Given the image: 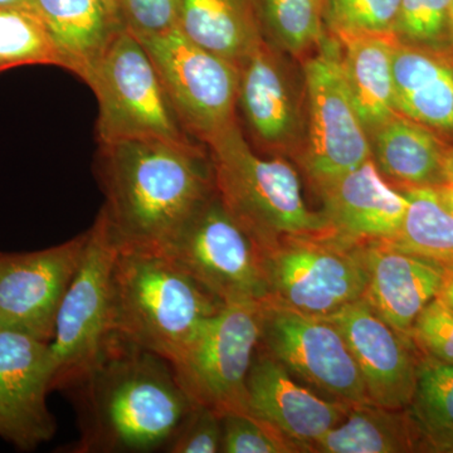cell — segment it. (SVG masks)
<instances>
[{
	"mask_svg": "<svg viewBox=\"0 0 453 453\" xmlns=\"http://www.w3.org/2000/svg\"><path fill=\"white\" fill-rule=\"evenodd\" d=\"M365 246L330 229L280 238L261 250L268 303L327 318L363 299L368 285Z\"/></svg>",
	"mask_w": 453,
	"mask_h": 453,
	"instance_id": "obj_5",
	"label": "cell"
},
{
	"mask_svg": "<svg viewBox=\"0 0 453 453\" xmlns=\"http://www.w3.org/2000/svg\"><path fill=\"white\" fill-rule=\"evenodd\" d=\"M368 285L363 299L396 332L410 336L422 310L436 299L443 266L386 242L365 244Z\"/></svg>",
	"mask_w": 453,
	"mask_h": 453,
	"instance_id": "obj_19",
	"label": "cell"
},
{
	"mask_svg": "<svg viewBox=\"0 0 453 453\" xmlns=\"http://www.w3.org/2000/svg\"><path fill=\"white\" fill-rule=\"evenodd\" d=\"M73 390L80 438L71 452L149 453L165 449L196 403L168 360L113 338Z\"/></svg>",
	"mask_w": 453,
	"mask_h": 453,
	"instance_id": "obj_2",
	"label": "cell"
},
{
	"mask_svg": "<svg viewBox=\"0 0 453 453\" xmlns=\"http://www.w3.org/2000/svg\"><path fill=\"white\" fill-rule=\"evenodd\" d=\"M427 451L407 408L353 405L347 417L312 446V453H405Z\"/></svg>",
	"mask_w": 453,
	"mask_h": 453,
	"instance_id": "obj_25",
	"label": "cell"
},
{
	"mask_svg": "<svg viewBox=\"0 0 453 453\" xmlns=\"http://www.w3.org/2000/svg\"><path fill=\"white\" fill-rule=\"evenodd\" d=\"M223 453H301L294 441L250 412L222 416Z\"/></svg>",
	"mask_w": 453,
	"mask_h": 453,
	"instance_id": "obj_32",
	"label": "cell"
},
{
	"mask_svg": "<svg viewBox=\"0 0 453 453\" xmlns=\"http://www.w3.org/2000/svg\"><path fill=\"white\" fill-rule=\"evenodd\" d=\"M265 303H225L169 362L196 404L220 416L249 412L247 378L261 342Z\"/></svg>",
	"mask_w": 453,
	"mask_h": 453,
	"instance_id": "obj_8",
	"label": "cell"
},
{
	"mask_svg": "<svg viewBox=\"0 0 453 453\" xmlns=\"http://www.w3.org/2000/svg\"><path fill=\"white\" fill-rule=\"evenodd\" d=\"M443 177H445V184L453 186V148L447 149L445 163H443Z\"/></svg>",
	"mask_w": 453,
	"mask_h": 453,
	"instance_id": "obj_38",
	"label": "cell"
},
{
	"mask_svg": "<svg viewBox=\"0 0 453 453\" xmlns=\"http://www.w3.org/2000/svg\"><path fill=\"white\" fill-rule=\"evenodd\" d=\"M410 338L423 356L453 365V310L434 299L414 321Z\"/></svg>",
	"mask_w": 453,
	"mask_h": 453,
	"instance_id": "obj_33",
	"label": "cell"
},
{
	"mask_svg": "<svg viewBox=\"0 0 453 453\" xmlns=\"http://www.w3.org/2000/svg\"><path fill=\"white\" fill-rule=\"evenodd\" d=\"M434 189L443 207L453 214V186L451 184H441V186L434 187Z\"/></svg>",
	"mask_w": 453,
	"mask_h": 453,
	"instance_id": "obj_37",
	"label": "cell"
},
{
	"mask_svg": "<svg viewBox=\"0 0 453 453\" xmlns=\"http://www.w3.org/2000/svg\"><path fill=\"white\" fill-rule=\"evenodd\" d=\"M177 27L196 46L234 65L265 38L255 0H179Z\"/></svg>",
	"mask_w": 453,
	"mask_h": 453,
	"instance_id": "obj_24",
	"label": "cell"
},
{
	"mask_svg": "<svg viewBox=\"0 0 453 453\" xmlns=\"http://www.w3.org/2000/svg\"><path fill=\"white\" fill-rule=\"evenodd\" d=\"M451 11H452V27H453V0H451Z\"/></svg>",
	"mask_w": 453,
	"mask_h": 453,
	"instance_id": "obj_41",
	"label": "cell"
},
{
	"mask_svg": "<svg viewBox=\"0 0 453 453\" xmlns=\"http://www.w3.org/2000/svg\"><path fill=\"white\" fill-rule=\"evenodd\" d=\"M139 41L187 134L208 144L237 122V65L196 46L178 27Z\"/></svg>",
	"mask_w": 453,
	"mask_h": 453,
	"instance_id": "obj_11",
	"label": "cell"
},
{
	"mask_svg": "<svg viewBox=\"0 0 453 453\" xmlns=\"http://www.w3.org/2000/svg\"><path fill=\"white\" fill-rule=\"evenodd\" d=\"M395 35L408 46L453 49L451 0H401Z\"/></svg>",
	"mask_w": 453,
	"mask_h": 453,
	"instance_id": "obj_31",
	"label": "cell"
},
{
	"mask_svg": "<svg viewBox=\"0 0 453 453\" xmlns=\"http://www.w3.org/2000/svg\"><path fill=\"white\" fill-rule=\"evenodd\" d=\"M351 407L319 395L258 345L247 378V408L294 441L301 451L311 452Z\"/></svg>",
	"mask_w": 453,
	"mask_h": 453,
	"instance_id": "obj_16",
	"label": "cell"
},
{
	"mask_svg": "<svg viewBox=\"0 0 453 453\" xmlns=\"http://www.w3.org/2000/svg\"><path fill=\"white\" fill-rule=\"evenodd\" d=\"M4 8H32V0H0V9Z\"/></svg>",
	"mask_w": 453,
	"mask_h": 453,
	"instance_id": "obj_39",
	"label": "cell"
},
{
	"mask_svg": "<svg viewBox=\"0 0 453 453\" xmlns=\"http://www.w3.org/2000/svg\"><path fill=\"white\" fill-rule=\"evenodd\" d=\"M85 82L97 98L100 145L134 139L190 142L150 56L127 28L112 35Z\"/></svg>",
	"mask_w": 453,
	"mask_h": 453,
	"instance_id": "obj_6",
	"label": "cell"
},
{
	"mask_svg": "<svg viewBox=\"0 0 453 453\" xmlns=\"http://www.w3.org/2000/svg\"><path fill=\"white\" fill-rule=\"evenodd\" d=\"M372 159L387 180L404 188L445 184L443 163L449 146L440 135L396 112L369 134Z\"/></svg>",
	"mask_w": 453,
	"mask_h": 453,
	"instance_id": "obj_21",
	"label": "cell"
},
{
	"mask_svg": "<svg viewBox=\"0 0 453 453\" xmlns=\"http://www.w3.org/2000/svg\"><path fill=\"white\" fill-rule=\"evenodd\" d=\"M163 255L223 303L270 301L261 249L217 192Z\"/></svg>",
	"mask_w": 453,
	"mask_h": 453,
	"instance_id": "obj_9",
	"label": "cell"
},
{
	"mask_svg": "<svg viewBox=\"0 0 453 453\" xmlns=\"http://www.w3.org/2000/svg\"><path fill=\"white\" fill-rule=\"evenodd\" d=\"M101 3L105 5L107 11H109L110 13H111L112 16L116 18V19H119L121 22L120 0H101Z\"/></svg>",
	"mask_w": 453,
	"mask_h": 453,
	"instance_id": "obj_40",
	"label": "cell"
},
{
	"mask_svg": "<svg viewBox=\"0 0 453 453\" xmlns=\"http://www.w3.org/2000/svg\"><path fill=\"white\" fill-rule=\"evenodd\" d=\"M428 452H453V365L419 357L407 407Z\"/></svg>",
	"mask_w": 453,
	"mask_h": 453,
	"instance_id": "obj_26",
	"label": "cell"
},
{
	"mask_svg": "<svg viewBox=\"0 0 453 453\" xmlns=\"http://www.w3.org/2000/svg\"><path fill=\"white\" fill-rule=\"evenodd\" d=\"M101 208L119 250L164 253L216 193L213 166L192 142L134 139L101 144Z\"/></svg>",
	"mask_w": 453,
	"mask_h": 453,
	"instance_id": "obj_1",
	"label": "cell"
},
{
	"mask_svg": "<svg viewBox=\"0 0 453 453\" xmlns=\"http://www.w3.org/2000/svg\"><path fill=\"white\" fill-rule=\"evenodd\" d=\"M408 210L390 246L441 265L453 264V214L431 187L404 188Z\"/></svg>",
	"mask_w": 453,
	"mask_h": 453,
	"instance_id": "obj_27",
	"label": "cell"
},
{
	"mask_svg": "<svg viewBox=\"0 0 453 453\" xmlns=\"http://www.w3.org/2000/svg\"><path fill=\"white\" fill-rule=\"evenodd\" d=\"M88 232L40 251H0V327L50 342L57 312L85 251Z\"/></svg>",
	"mask_w": 453,
	"mask_h": 453,
	"instance_id": "obj_13",
	"label": "cell"
},
{
	"mask_svg": "<svg viewBox=\"0 0 453 453\" xmlns=\"http://www.w3.org/2000/svg\"><path fill=\"white\" fill-rule=\"evenodd\" d=\"M309 109L308 145L301 163L318 190L372 159L371 140L345 81L342 44L325 32L303 64Z\"/></svg>",
	"mask_w": 453,
	"mask_h": 453,
	"instance_id": "obj_10",
	"label": "cell"
},
{
	"mask_svg": "<svg viewBox=\"0 0 453 453\" xmlns=\"http://www.w3.org/2000/svg\"><path fill=\"white\" fill-rule=\"evenodd\" d=\"M442 266L443 281L437 297L453 310V264L442 265Z\"/></svg>",
	"mask_w": 453,
	"mask_h": 453,
	"instance_id": "obj_36",
	"label": "cell"
},
{
	"mask_svg": "<svg viewBox=\"0 0 453 453\" xmlns=\"http://www.w3.org/2000/svg\"><path fill=\"white\" fill-rule=\"evenodd\" d=\"M316 192L323 201L321 216L327 228L360 246L393 240L410 204L407 196L390 186L372 159Z\"/></svg>",
	"mask_w": 453,
	"mask_h": 453,
	"instance_id": "obj_17",
	"label": "cell"
},
{
	"mask_svg": "<svg viewBox=\"0 0 453 453\" xmlns=\"http://www.w3.org/2000/svg\"><path fill=\"white\" fill-rule=\"evenodd\" d=\"M339 42L349 94L369 135L398 112L393 73L398 41L392 35H359Z\"/></svg>",
	"mask_w": 453,
	"mask_h": 453,
	"instance_id": "obj_23",
	"label": "cell"
},
{
	"mask_svg": "<svg viewBox=\"0 0 453 453\" xmlns=\"http://www.w3.org/2000/svg\"><path fill=\"white\" fill-rule=\"evenodd\" d=\"M50 342L0 327V437L32 451L56 432L47 405L50 392Z\"/></svg>",
	"mask_w": 453,
	"mask_h": 453,
	"instance_id": "obj_14",
	"label": "cell"
},
{
	"mask_svg": "<svg viewBox=\"0 0 453 453\" xmlns=\"http://www.w3.org/2000/svg\"><path fill=\"white\" fill-rule=\"evenodd\" d=\"M401 0H324L325 31L336 40L395 35Z\"/></svg>",
	"mask_w": 453,
	"mask_h": 453,
	"instance_id": "obj_30",
	"label": "cell"
},
{
	"mask_svg": "<svg viewBox=\"0 0 453 453\" xmlns=\"http://www.w3.org/2000/svg\"><path fill=\"white\" fill-rule=\"evenodd\" d=\"M225 305L163 253L119 250L113 336L172 362Z\"/></svg>",
	"mask_w": 453,
	"mask_h": 453,
	"instance_id": "obj_3",
	"label": "cell"
},
{
	"mask_svg": "<svg viewBox=\"0 0 453 453\" xmlns=\"http://www.w3.org/2000/svg\"><path fill=\"white\" fill-rule=\"evenodd\" d=\"M393 73L396 111L437 135L453 136V49L396 42Z\"/></svg>",
	"mask_w": 453,
	"mask_h": 453,
	"instance_id": "obj_20",
	"label": "cell"
},
{
	"mask_svg": "<svg viewBox=\"0 0 453 453\" xmlns=\"http://www.w3.org/2000/svg\"><path fill=\"white\" fill-rule=\"evenodd\" d=\"M207 145L220 202L259 249L285 235L329 229L321 213L309 210L296 169L255 153L238 122Z\"/></svg>",
	"mask_w": 453,
	"mask_h": 453,
	"instance_id": "obj_4",
	"label": "cell"
},
{
	"mask_svg": "<svg viewBox=\"0 0 453 453\" xmlns=\"http://www.w3.org/2000/svg\"><path fill=\"white\" fill-rule=\"evenodd\" d=\"M119 247L103 213L88 231L79 270L65 291L50 342V390L73 388L113 338L112 270Z\"/></svg>",
	"mask_w": 453,
	"mask_h": 453,
	"instance_id": "obj_7",
	"label": "cell"
},
{
	"mask_svg": "<svg viewBox=\"0 0 453 453\" xmlns=\"http://www.w3.org/2000/svg\"><path fill=\"white\" fill-rule=\"evenodd\" d=\"M237 67V107L253 138L273 150L294 148L301 130L299 103L281 58L266 37Z\"/></svg>",
	"mask_w": 453,
	"mask_h": 453,
	"instance_id": "obj_18",
	"label": "cell"
},
{
	"mask_svg": "<svg viewBox=\"0 0 453 453\" xmlns=\"http://www.w3.org/2000/svg\"><path fill=\"white\" fill-rule=\"evenodd\" d=\"M222 416L211 408L196 404L164 451L217 453L222 449Z\"/></svg>",
	"mask_w": 453,
	"mask_h": 453,
	"instance_id": "obj_34",
	"label": "cell"
},
{
	"mask_svg": "<svg viewBox=\"0 0 453 453\" xmlns=\"http://www.w3.org/2000/svg\"><path fill=\"white\" fill-rule=\"evenodd\" d=\"M179 0H120L122 25L138 38L175 28Z\"/></svg>",
	"mask_w": 453,
	"mask_h": 453,
	"instance_id": "obj_35",
	"label": "cell"
},
{
	"mask_svg": "<svg viewBox=\"0 0 453 453\" xmlns=\"http://www.w3.org/2000/svg\"><path fill=\"white\" fill-rule=\"evenodd\" d=\"M55 44L62 68L85 81L116 32L125 28L101 0H32Z\"/></svg>",
	"mask_w": 453,
	"mask_h": 453,
	"instance_id": "obj_22",
	"label": "cell"
},
{
	"mask_svg": "<svg viewBox=\"0 0 453 453\" xmlns=\"http://www.w3.org/2000/svg\"><path fill=\"white\" fill-rule=\"evenodd\" d=\"M259 347L319 395L350 405L371 402L347 340L329 319L266 303Z\"/></svg>",
	"mask_w": 453,
	"mask_h": 453,
	"instance_id": "obj_12",
	"label": "cell"
},
{
	"mask_svg": "<svg viewBox=\"0 0 453 453\" xmlns=\"http://www.w3.org/2000/svg\"><path fill=\"white\" fill-rule=\"evenodd\" d=\"M347 340L372 403L402 410L412 399L419 353L410 336L396 332L365 299L327 316Z\"/></svg>",
	"mask_w": 453,
	"mask_h": 453,
	"instance_id": "obj_15",
	"label": "cell"
},
{
	"mask_svg": "<svg viewBox=\"0 0 453 453\" xmlns=\"http://www.w3.org/2000/svg\"><path fill=\"white\" fill-rule=\"evenodd\" d=\"M33 65L62 67L46 27L32 8L0 9V73Z\"/></svg>",
	"mask_w": 453,
	"mask_h": 453,
	"instance_id": "obj_29",
	"label": "cell"
},
{
	"mask_svg": "<svg viewBox=\"0 0 453 453\" xmlns=\"http://www.w3.org/2000/svg\"><path fill=\"white\" fill-rule=\"evenodd\" d=\"M265 37L280 49L301 55L325 35L324 0H255Z\"/></svg>",
	"mask_w": 453,
	"mask_h": 453,
	"instance_id": "obj_28",
	"label": "cell"
}]
</instances>
